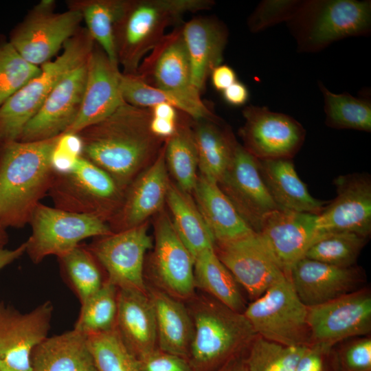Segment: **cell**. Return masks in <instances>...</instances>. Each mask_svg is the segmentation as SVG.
Returning <instances> with one entry per match:
<instances>
[{
	"mask_svg": "<svg viewBox=\"0 0 371 371\" xmlns=\"http://www.w3.org/2000/svg\"><path fill=\"white\" fill-rule=\"evenodd\" d=\"M150 109L124 103L104 120L77 133L82 157L109 174L124 192L163 147L164 139L150 130Z\"/></svg>",
	"mask_w": 371,
	"mask_h": 371,
	"instance_id": "1",
	"label": "cell"
},
{
	"mask_svg": "<svg viewBox=\"0 0 371 371\" xmlns=\"http://www.w3.org/2000/svg\"><path fill=\"white\" fill-rule=\"evenodd\" d=\"M59 136L0 147V222L5 228L28 224L48 194L56 175L51 156Z\"/></svg>",
	"mask_w": 371,
	"mask_h": 371,
	"instance_id": "2",
	"label": "cell"
},
{
	"mask_svg": "<svg viewBox=\"0 0 371 371\" xmlns=\"http://www.w3.org/2000/svg\"><path fill=\"white\" fill-rule=\"evenodd\" d=\"M212 0H126L113 27L116 59L122 74L134 75L166 29L187 13L211 9Z\"/></svg>",
	"mask_w": 371,
	"mask_h": 371,
	"instance_id": "3",
	"label": "cell"
},
{
	"mask_svg": "<svg viewBox=\"0 0 371 371\" xmlns=\"http://www.w3.org/2000/svg\"><path fill=\"white\" fill-rule=\"evenodd\" d=\"M189 311L194 333L188 360L194 371H216L244 355L256 335L243 313L212 297L195 300Z\"/></svg>",
	"mask_w": 371,
	"mask_h": 371,
	"instance_id": "4",
	"label": "cell"
},
{
	"mask_svg": "<svg viewBox=\"0 0 371 371\" xmlns=\"http://www.w3.org/2000/svg\"><path fill=\"white\" fill-rule=\"evenodd\" d=\"M95 41L80 27L63 45V52L40 68V72L0 107V147L19 141L28 123L56 84L88 58Z\"/></svg>",
	"mask_w": 371,
	"mask_h": 371,
	"instance_id": "5",
	"label": "cell"
},
{
	"mask_svg": "<svg viewBox=\"0 0 371 371\" xmlns=\"http://www.w3.org/2000/svg\"><path fill=\"white\" fill-rule=\"evenodd\" d=\"M287 25L298 52H319L335 41L368 35L371 1L302 0Z\"/></svg>",
	"mask_w": 371,
	"mask_h": 371,
	"instance_id": "6",
	"label": "cell"
},
{
	"mask_svg": "<svg viewBox=\"0 0 371 371\" xmlns=\"http://www.w3.org/2000/svg\"><path fill=\"white\" fill-rule=\"evenodd\" d=\"M124 194L109 174L82 156L69 171L56 174L48 192L54 207L106 223L120 208Z\"/></svg>",
	"mask_w": 371,
	"mask_h": 371,
	"instance_id": "7",
	"label": "cell"
},
{
	"mask_svg": "<svg viewBox=\"0 0 371 371\" xmlns=\"http://www.w3.org/2000/svg\"><path fill=\"white\" fill-rule=\"evenodd\" d=\"M256 334L288 346L311 345L308 307L288 277L270 286L243 313Z\"/></svg>",
	"mask_w": 371,
	"mask_h": 371,
	"instance_id": "8",
	"label": "cell"
},
{
	"mask_svg": "<svg viewBox=\"0 0 371 371\" xmlns=\"http://www.w3.org/2000/svg\"><path fill=\"white\" fill-rule=\"evenodd\" d=\"M28 224L32 233L25 241V253L34 264L52 255L61 257L86 238L112 233L109 223L96 216L49 207L41 202Z\"/></svg>",
	"mask_w": 371,
	"mask_h": 371,
	"instance_id": "9",
	"label": "cell"
},
{
	"mask_svg": "<svg viewBox=\"0 0 371 371\" xmlns=\"http://www.w3.org/2000/svg\"><path fill=\"white\" fill-rule=\"evenodd\" d=\"M56 1L42 0L10 32L9 42L27 63L41 67L52 60L80 27L81 14L55 12Z\"/></svg>",
	"mask_w": 371,
	"mask_h": 371,
	"instance_id": "10",
	"label": "cell"
},
{
	"mask_svg": "<svg viewBox=\"0 0 371 371\" xmlns=\"http://www.w3.org/2000/svg\"><path fill=\"white\" fill-rule=\"evenodd\" d=\"M311 344L327 351L350 338L365 337L371 331V295L357 291L328 302L308 307Z\"/></svg>",
	"mask_w": 371,
	"mask_h": 371,
	"instance_id": "11",
	"label": "cell"
},
{
	"mask_svg": "<svg viewBox=\"0 0 371 371\" xmlns=\"http://www.w3.org/2000/svg\"><path fill=\"white\" fill-rule=\"evenodd\" d=\"M95 238L87 247L106 271V280L118 289L146 292L144 257L152 247L146 223Z\"/></svg>",
	"mask_w": 371,
	"mask_h": 371,
	"instance_id": "12",
	"label": "cell"
},
{
	"mask_svg": "<svg viewBox=\"0 0 371 371\" xmlns=\"http://www.w3.org/2000/svg\"><path fill=\"white\" fill-rule=\"evenodd\" d=\"M240 129L243 146L259 160L291 159L302 147L306 131L293 117L266 106L249 105L243 110Z\"/></svg>",
	"mask_w": 371,
	"mask_h": 371,
	"instance_id": "13",
	"label": "cell"
},
{
	"mask_svg": "<svg viewBox=\"0 0 371 371\" xmlns=\"http://www.w3.org/2000/svg\"><path fill=\"white\" fill-rule=\"evenodd\" d=\"M53 305L49 301L22 313L0 302V370L32 371L31 355L50 328Z\"/></svg>",
	"mask_w": 371,
	"mask_h": 371,
	"instance_id": "14",
	"label": "cell"
},
{
	"mask_svg": "<svg viewBox=\"0 0 371 371\" xmlns=\"http://www.w3.org/2000/svg\"><path fill=\"white\" fill-rule=\"evenodd\" d=\"M137 75L147 84L199 107L208 106L193 87L181 26L166 34L140 63Z\"/></svg>",
	"mask_w": 371,
	"mask_h": 371,
	"instance_id": "15",
	"label": "cell"
},
{
	"mask_svg": "<svg viewBox=\"0 0 371 371\" xmlns=\"http://www.w3.org/2000/svg\"><path fill=\"white\" fill-rule=\"evenodd\" d=\"M334 184L337 196L317 216L316 240L327 234L341 232L368 238L371 232L370 176L360 173L340 175L335 179Z\"/></svg>",
	"mask_w": 371,
	"mask_h": 371,
	"instance_id": "16",
	"label": "cell"
},
{
	"mask_svg": "<svg viewBox=\"0 0 371 371\" xmlns=\"http://www.w3.org/2000/svg\"><path fill=\"white\" fill-rule=\"evenodd\" d=\"M218 184L256 232L265 216L279 209L263 180L258 159L238 142L231 163Z\"/></svg>",
	"mask_w": 371,
	"mask_h": 371,
	"instance_id": "17",
	"label": "cell"
},
{
	"mask_svg": "<svg viewBox=\"0 0 371 371\" xmlns=\"http://www.w3.org/2000/svg\"><path fill=\"white\" fill-rule=\"evenodd\" d=\"M215 251L238 284L255 300L286 277L256 232L215 245Z\"/></svg>",
	"mask_w": 371,
	"mask_h": 371,
	"instance_id": "18",
	"label": "cell"
},
{
	"mask_svg": "<svg viewBox=\"0 0 371 371\" xmlns=\"http://www.w3.org/2000/svg\"><path fill=\"white\" fill-rule=\"evenodd\" d=\"M194 259L177 235L166 214L161 215L155 225L152 259L155 287L181 300H191L196 286Z\"/></svg>",
	"mask_w": 371,
	"mask_h": 371,
	"instance_id": "19",
	"label": "cell"
},
{
	"mask_svg": "<svg viewBox=\"0 0 371 371\" xmlns=\"http://www.w3.org/2000/svg\"><path fill=\"white\" fill-rule=\"evenodd\" d=\"M87 60L56 84L25 126L19 141L45 140L67 131L81 108L87 78Z\"/></svg>",
	"mask_w": 371,
	"mask_h": 371,
	"instance_id": "20",
	"label": "cell"
},
{
	"mask_svg": "<svg viewBox=\"0 0 371 371\" xmlns=\"http://www.w3.org/2000/svg\"><path fill=\"white\" fill-rule=\"evenodd\" d=\"M122 71L95 42L87 60V78L81 108L65 133H77L113 113L125 103L121 91Z\"/></svg>",
	"mask_w": 371,
	"mask_h": 371,
	"instance_id": "21",
	"label": "cell"
},
{
	"mask_svg": "<svg viewBox=\"0 0 371 371\" xmlns=\"http://www.w3.org/2000/svg\"><path fill=\"white\" fill-rule=\"evenodd\" d=\"M317 216L276 209L262 220L256 233L286 277L316 240Z\"/></svg>",
	"mask_w": 371,
	"mask_h": 371,
	"instance_id": "22",
	"label": "cell"
},
{
	"mask_svg": "<svg viewBox=\"0 0 371 371\" xmlns=\"http://www.w3.org/2000/svg\"><path fill=\"white\" fill-rule=\"evenodd\" d=\"M288 278L302 303L319 305L360 289L363 281L359 267H341L303 258L291 268Z\"/></svg>",
	"mask_w": 371,
	"mask_h": 371,
	"instance_id": "23",
	"label": "cell"
},
{
	"mask_svg": "<svg viewBox=\"0 0 371 371\" xmlns=\"http://www.w3.org/2000/svg\"><path fill=\"white\" fill-rule=\"evenodd\" d=\"M169 183L164 145L148 168L126 189L120 208L108 223L112 232L146 223L166 201Z\"/></svg>",
	"mask_w": 371,
	"mask_h": 371,
	"instance_id": "24",
	"label": "cell"
},
{
	"mask_svg": "<svg viewBox=\"0 0 371 371\" xmlns=\"http://www.w3.org/2000/svg\"><path fill=\"white\" fill-rule=\"evenodd\" d=\"M181 26L192 83L201 94L212 70L223 61L228 30L221 21L209 16L193 18Z\"/></svg>",
	"mask_w": 371,
	"mask_h": 371,
	"instance_id": "25",
	"label": "cell"
},
{
	"mask_svg": "<svg viewBox=\"0 0 371 371\" xmlns=\"http://www.w3.org/2000/svg\"><path fill=\"white\" fill-rule=\"evenodd\" d=\"M115 329L137 359L157 348L155 312L147 291L118 289Z\"/></svg>",
	"mask_w": 371,
	"mask_h": 371,
	"instance_id": "26",
	"label": "cell"
},
{
	"mask_svg": "<svg viewBox=\"0 0 371 371\" xmlns=\"http://www.w3.org/2000/svg\"><path fill=\"white\" fill-rule=\"evenodd\" d=\"M269 192L279 209L319 215L327 201L314 198L299 177L291 159L259 160Z\"/></svg>",
	"mask_w": 371,
	"mask_h": 371,
	"instance_id": "27",
	"label": "cell"
},
{
	"mask_svg": "<svg viewBox=\"0 0 371 371\" xmlns=\"http://www.w3.org/2000/svg\"><path fill=\"white\" fill-rule=\"evenodd\" d=\"M193 192L197 207L214 237L215 245L232 241L254 232L218 183L200 174Z\"/></svg>",
	"mask_w": 371,
	"mask_h": 371,
	"instance_id": "28",
	"label": "cell"
},
{
	"mask_svg": "<svg viewBox=\"0 0 371 371\" xmlns=\"http://www.w3.org/2000/svg\"><path fill=\"white\" fill-rule=\"evenodd\" d=\"M156 321L157 345L161 350L188 359L194 326L189 309L157 287H148Z\"/></svg>",
	"mask_w": 371,
	"mask_h": 371,
	"instance_id": "29",
	"label": "cell"
},
{
	"mask_svg": "<svg viewBox=\"0 0 371 371\" xmlns=\"http://www.w3.org/2000/svg\"><path fill=\"white\" fill-rule=\"evenodd\" d=\"M32 371H98L88 337L73 329L45 338L31 355Z\"/></svg>",
	"mask_w": 371,
	"mask_h": 371,
	"instance_id": "30",
	"label": "cell"
},
{
	"mask_svg": "<svg viewBox=\"0 0 371 371\" xmlns=\"http://www.w3.org/2000/svg\"><path fill=\"white\" fill-rule=\"evenodd\" d=\"M192 128L201 175L218 183L233 157L237 141L221 119L195 121Z\"/></svg>",
	"mask_w": 371,
	"mask_h": 371,
	"instance_id": "31",
	"label": "cell"
},
{
	"mask_svg": "<svg viewBox=\"0 0 371 371\" xmlns=\"http://www.w3.org/2000/svg\"><path fill=\"white\" fill-rule=\"evenodd\" d=\"M166 201L172 225L194 259L203 250L215 248L214 237L188 193L170 183Z\"/></svg>",
	"mask_w": 371,
	"mask_h": 371,
	"instance_id": "32",
	"label": "cell"
},
{
	"mask_svg": "<svg viewBox=\"0 0 371 371\" xmlns=\"http://www.w3.org/2000/svg\"><path fill=\"white\" fill-rule=\"evenodd\" d=\"M196 288L233 311L243 313L246 306L238 284L218 257L215 248L206 249L194 258Z\"/></svg>",
	"mask_w": 371,
	"mask_h": 371,
	"instance_id": "33",
	"label": "cell"
},
{
	"mask_svg": "<svg viewBox=\"0 0 371 371\" xmlns=\"http://www.w3.org/2000/svg\"><path fill=\"white\" fill-rule=\"evenodd\" d=\"M126 0H69L68 9L79 12L86 29L110 60L117 63L114 41V24L121 14ZM118 64V63H117Z\"/></svg>",
	"mask_w": 371,
	"mask_h": 371,
	"instance_id": "34",
	"label": "cell"
},
{
	"mask_svg": "<svg viewBox=\"0 0 371 371\" xmlns=\"http://www.w3.org/2000/svg\"><path fill=\"white\" fill-rule=\"evenodd\" d=\"M164 153L177 186L186 193L193 192L198 179V159L192 128L184 120L179 118L176 131L166 139Z\"/></svg>",
	"mask_w": 371,
	"mask_h": 371,
	"instance_id": "35",
	"label": "cell"
},
{
	"mask_svg": "<svg viewBox=\"0 0 371 371\" xmlns=\"http://www.w3.org/2000/svg\"><path fill=\"white\" fill-rule=\"evenodd\" d=\"M121 91L124 102L135 106L150 109L166 103L195 121L219 119L209 106H195L175 94L147 84L137 74H122Z\"/></svg>",
	"mask_w": 371,
	"mask_h": 371,
	"instance_id": "36",
	"label": "cell"
},
{
	"mask_svg": "<svg viewBox=\"0 0 371 371\" xmlns=\"http://www.w3.org/2000/svg\"><path fill=\"white\" fill-rule=\"evenodd\" d=\"M324 98L326 124L336 129L371 131V103L348 93H335L319 81Z\"/></svg>",
	"mask_w": 371,
	"mask_h": 371,
	"instance_id": "37",
	"label": "cell"
},
{
	"mask_svg": "<svg viewBox=\"0 0 371 371\" xmlns=\"http://www.w3.org/2000/svg\"><path fill=\"white\" fill-rule=\"evenodd\" d=\"M118 289L106 279L102 287L83 304L74 329L87 336L115 328Z\"/></svg>",
	"mask_w": 371,
	"mask_h": 371,
	"instance_id": "38",
	"label": "cell"
},
{
	"mask_svg": "<svg viewBox=\"0 0 371 371\" xmlns=\"http://www.w3.org/2000/svg\"><path fill=\"white\" fill-rule=\"evenodd\" d=\"M58 259L80 304L95 293L105 281L100 264L87 246L80 244Z\"/></svg>",
	"mask_w": 371,
	"mask_h": 371,
	"instance_id": "39",
	"label": "cell"
},
{
	"mask_svg": "<svg viewBox=\"0 0 371 371\" xmlns=\"http://www.w3.org/2000/svg\"><path fill=\"white\" fill-rule=\"evenodd\" d=\"M368 238L347 232L327 234L313 243L304 258L341 267H352Z\"/></svg>",
	"mask_w": 371,
	"mask_h": 371,
	"instance_id": "40",
	"label": "cell"
},
{
	"mask_svg": "<svg viewBox=\"0 0 371 371\" xmlns=\"http://www.w3.org/2000/svg\"><path fill=\"white\" fill-rule=\"evenodd\" d=\"M304 347L285 346L256 335L244 359L248 371H295Z\"/></svg>",
	"mask_w": 371,
	"mask_h": 371,
	"instance_id": "41",
	"label": "cell"
},
{
	"mask_svg": "<svg viewBox=\"0 0 371 371\" xmlns=\"http://www.w3.org/2000/svg\"><path fill=\"white\" fill-rule=\"evenodd\" d=\"M87 337L98 371H139L137 359L124 345L115 328Z\"/></svg>",
	"mask_w": 371,
	"mask_h": 371,
	"instance_id": "42",
	"label": "cell"
},
{
	"mask_svg": "<svg viewBox=\"0 0 371 371\" xmlns=\"http://www.w3.org/2000/svg\"><path fill=\"white\" fill-rule=\"evenodd\" d=\"M24 60L9 41L0 37V107L39 72Z\"/></svg>",
	"mask_w": 371,
	"mask_h": 371,
	"instance_id": "43",
	"label": "cell"
},
{
	"mask_svg": "<svg viewBox=\"0 0 371 371\" xmlns=\"http://www.w3.org/2000/svg\"><path fill=\"white\" fill-rule=\"evenodd\" d=\"M331 371H371V339L359 337L329 352Z\"/></svg>",
	"mask_w": 371,
	"mask_h": 371,
	"instance_id": "44",
	"label": "cell"
},
{
	"mask_svg": "<svg viewBox=\"0 0 371 371\" xmlns=\"http://www.w3.org/2000/svg\"><path fill=\"white\" fill-rule=\"evenodd\" d=\"M302 0H263L247 19L249 30L256 33L282 22L289 21Z\"/></svg>",
	"mask_w": 371,
	"mask_h": 371,
	"instance_id": "45",
	"label": "cell"
},
{
	"mask_svg": "<svg viewBox=\"0 0 371 371\" xmlns=\"http://www.w3.org/2000/svg\"><path fill=\"white\" fill-rule=\"evenodd\" d=\"M82 156V142L77 133L60 135L52 151L51 164L56 174L69 171Z\"/></svg>",
	"mask_w": 371,
	"mask_h": 371,
	"instance_id": "46",
	"label": "cell"
},
{
	"mask_svg": "<svg viewBox=\"0 0 371 371\" xmlns=\"http://www.w3.org/2000/svg\"><path fill=\"white\" fill-rule=\"evenodd\" d=\"M139 371H194L186 358L157 348L137 359Z\"/></svg>",
	"mask_w": 371,
	"mask_h": 371,
	"instance_id": "47",
	"label": "cell"
},
{
	"mask_svg": "<svg viewBox=\"0 0 371 371\" xmlns=\"http://www.w3.org/2000/svg\"><path fill=\"white\" fill-rule=\"evenodd\" d=\"M329 352L317 345L305 346L295 371H331Z\"/></svg>",
	"mask_w": 371,
	"mask_h": 371,
	"instance_id": "48",
	"label": "cell"
},
{
	"mask_svg": "<svg viewBox=\"0 0 371 371\" xmlns=\"http://www.w3.org/2000/svg\"><path fill=\"white\" fill-rule=\"evenodd\" d=\"M210 77L214 89L221 92L237 81L235 71L229 65L223 64L216 67Z\"/></svg>",
	"mask_w": 371,
	"mask_h": 371,
	"instance_id": "49",
	"label": "cell"
},
{
	"mask_svg": "<svg viewBox=\"0 0 371 371\" xmlns=\"http://www.w3.org/2000/svg\"><path fill=\"white\" fill-rule=\"evenodd\" d=\"M222 93L224 100L234 106L244 105L249 95L246 85L238 80L225 89Z\"/></svg>",
	"mask_w": 371,
	"mask_h": 371,
	"instance_id": "50",
	"label": "cell"
},
{
	"mask_svg": "<svg viewBox=\"0 0 371 371\" xmlns=\"http://www.w3.org/2000/svg\"><path fill=\"white\" fill-rule=\"evenodd\" d=\"M25 242L21 244L14 249H0V270L7 265L11 264L14 260L19 258L25 253Z\"/></svg>",
	"mask_w": 371,
	"mask_h": 371,
	"instance_id": "51",
	"label": "cell"
},
{
	"mask_svg": "<svg viewBox=\"0 0 371 371\" xmlns=\"http://www.w3.org/2000/svg\"><path fill=\"white\" fill-rule=\"evenodd\" d=\"M153 117L164 119L177 120L179 119L180 111L173 106L161 103L150 108Z\"/></svg>",
	"mask_w": 371,
	"mask_h": 371,
	"instance_id": "52",
	"label": "cell"
},
{
	"mask_svg": "<svg viewBox=\"0 0 371 371\" xmlns=\"http://www.w3.org/2000/svg\"><path fill=\"white\" fill-rule=\"evenodd\" d=\"M244 355L231 359L216 371H248Z\"/></svg>",
	"mask_w": 371,
	"mask_h": 371,
	"instance_id": "53",
	"label": "cell"
},
{
	"mask_svg": "<svg viewBox=\"0 0 371 371\" xmlns=\"http://www.w3.org/2000/svg\"><path fill=\"white\" fill-rule=\"evenodd\" d=\"M8 241L9 237L6 232V228L0 222V249H4Z\"/></svg>",
	"mask_w": 371,
	"mask_h": 371,
	"instance_id": "54",
	"label": "cell"
},
{
	"mask_svg": "<svg viewBox=\"0 0 371 371\" xmlns=\"http://www.w3.org/2000/svg\"><path fill=\"white\" fill-rule=\"evenodd\" d=\"M1 371V370H0Z\"/></svg>",
	"mask_w": 371,
	"mask_h": 371,
	"instance_id": "55",
	"label": "cell"
}]
</instances>
